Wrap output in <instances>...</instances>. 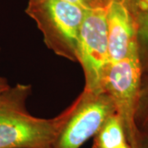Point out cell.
I'll return each mask as SVG.
<instances>
[{
    "mask_svg": "<svg viewBox=\"0 0 148 148\" xmlns=\"http://www.w3.org/2000/svg\"><path fill=\"white\" fill-rule=\"evenodd\" d=\"M106 27L111 64L139 53L137 27L122 0H111L107 7Z\"/></svg>",
    "mask_w": 148,
    "mask_h": 148,
    "instance_id": "8992f818",
    "label": "cell"
},
{
    "mask_svg": "<svg viewBox=\"0 0 148 148\" xmlns=\"http://www.w3.org/2000/svg\"><path fill=\"white\" fill-rule=\"evenodd\" d=\"M31 91L30 85L18 83L0 94V148L53 147L69 108L52 119L33 116L26 106Z\"/></svg>",
    "mask_w": 148,
    "mask_h": 148,
    "instance_id": "6da1fadb",
    "label": "cell"
},
{
    "mask_svg": "<svg viewBox=\"0 0 148 148\" xmlns=\"http://www.w3.org/2000/svg\"><path fill=\"white\" fill-rule=\"evenodd\" d=\"M143 68L139 53L112 63L106 73L104 90L111 97L121 119L127 143L137 148L140 132L135 116L138 109Z\"/></svg>",
    "mask_w": 148,
    "mask_h": 148,
    "instance_id": "277c9868",
    "label": "cell"
},
{
    "mask_svg": "<svg viewBox=\"0 0 148 148\" xmlns=\"http://www.w3.org/2000/svg\"><path fill=\"white\" fill-rule=\"evenodd\" d=\"M86 10L71 2L45 0L27 3L25 12L36 21L49 49L58 56L77 62V43Z\"/></svg>",
    "mask_w": 148,
    "mask_h": 148,
    "instance_id": "7a4b0ae2",
    "label": "cell"
},
{
    "mask_svg": "<svg viewBox=\"0 0 148 148\" xmlns=\"http://www.w3.org/2000/svg\"><path fill=\"white\" fill-rule=\"evenodd\" d=\"M117 148H132V147H131V146L129 145V143H124V144H123L122 146H120V147H117Z\"/></svg>",
    "mask_w": 148,
    "mask_h": 148,
    "instance_id": "5bb4252c",
    "label": "cell"
},
{
    "mask_svg": "<svg viewBox=\"0 0 148 148\" xmlns=\"http://www.w3.org/2000/svg\"><path fill=\"white\" fill-rule=\"evenodd\" d=\"M127 143L119 116L114 113L103 123L94 137L92 148H117Z\"/></svg>",
    "mask_w": 148,
    "mask_h": 148,
    "instance_id": "ba28073f",
    "label": "cell"
},
{
    "mask_svg": "<svg viewBox=\"0 0 148 148\" xmlns=\"http://www.w3.org/2000/svg\"><path fill=\"white\" fill-rule=\"evenodd\" d=\"M69 108V114L52 148H80L94 138L106 120L116 113L106 91L83 90Z\"/></svg>",
    "mask_w": 148,
    "mask_h": 148,
    "instance_id": "3957f363",
    "label": "cell"
},
{
    "mask_svg": "<svg viewBox=\"0 0 148 148\" xmlns=\"http://www.w3.org/2000/svg\"><path fill=\"white\" fill-rule=\"evenodd\" d=\"M11 86L8 84V82L7 81L5 77L0 76V94H2L3 91L8 90Z\"/></svg>",
    "mask_w": 148,
    "mask_h": 148,
    "instance_id": "4fadbf2b",
    "label": "cell"
},
{
    "mask_svg": "<svg viewBox=\"0 0 148 148\" xmlns=\"http://www.w3.org/2000/svg\"><path fill=\"white\" fill-rule=\"evenodd\" d=\"M89 8H106L111 0H85Z\"/></svg>",
    "mask_w": 148,
    "mask_h": 148,
    "instance_id": "30bf717a",
    "label": "cell"
},
{
    "mask_svg": "<svg viewBox=\"0 0 148 148\" xmlns=\"http://www.w3.org/2000/svg\"><path fill=\"white\" fill-rule=\"evenodd\" d=\"M45 0H28V3H40V2H43ZM62 1H67V2H71L76 4H78L81 7L84 8L85 9H89V7L87 6L85 0H62Z\"/></svg>",
    "mask_w": 148,
    "mask_h": 148,
    "instance_id": "7c38bea8",
    "label": "cell"
},
{
    "mask_svg": "<svg viewBox=\"0 0 148 148\" xmlns=\"http://www.w3.org/2000/svg\"><path fill=\"white\" fill-rule=\"evenodd\" d=\"M138 31L139 54L143 69H148V0H122Z\"/></svg>",
    "mask_w": 148,
    "mask_h": 148,
    "instance_id": "52a82bcc",
    "label": "cell"
},
{
    "mask_svg": "<svg viewBox=\"0 0 148 148\" xmlns=\"http://www.w3.org/2000/svg\"><path fill=\"white\" fill-rule=\"evenodd\" d=\"M106 8H89L80 31L77 62L83 70L85 90L101 92L108 69L110 65L109 53Z\"/></svg>",
    "mask_w": 148,
    "mask_h": 148,
    "instance_id": "5b68a950",
    "label": "cell"
},
{
    "mask_svg": "<svg viewBox=\"0 0 148 148\" xmlns=\"http://www.w3.org/2000/svg\"><path fill=\"white\" fill-rule=\"evenodd\" d=\"M135 123L139 132H148V70L143 72L142 75Z\"/></svg>",
    "mask_w": 148,
    "mask_h": 148,
    "instance_id": "9c48e42d",
    "label": "cell"
},
{
    "mask_svg": "<svg viewBox=\"0 0 148 148\" xmlns=\"http://www.w3.org/2000/svg\"><path fill=\"white\" fill-rule=\"evenodd\" d=\"M137 148H148V132H140Z\"/></svg>",
    "mask_w": 148,
    "mask_h": 148,
    "instance_id": "8fae6325",
    "label": "cell"
}]
</instances>
